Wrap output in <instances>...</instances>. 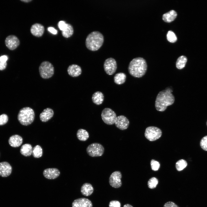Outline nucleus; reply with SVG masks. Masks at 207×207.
I'll return each mask as SVG.
<instances>
[{
  "label": "nucleus",
  "instance_id": "nucleus-9",
  "mask_svg": "<svg viewBox=\"0 0 207 207\" xmlns=\"http://www.w3.org/2000/svg\"><path fill=\"white\" fill-rule=\"evenodd\" d=\"M103 66L105 72L108 75H112L114 74L117 68L116 62L112 57L106 59L104 62Z\"/></svg>",
  "mask_w": 207,
  "mask_h": 207
},
{
  "label": "nucleus",
  "instance_id": "nucleus-3",
  "mask_svg": "<svg viewBox=\"0 0 207 207\" xmlns=\"http://www.w3.org/2000/svg\"><path fill=\"white\" fill-rule=\"evenodd\" d=\"M104 42V37L100 32L93 31L87 36L85 40V45L87 48L92 51L99 49L102 46Z\"/></svg>",
  "mask_w": 207,
  "mask_h": 207
},
{
  "label": "nucleus",
  "instance_id": "nucleus-22",
  "mask_svg": "<svg viewBox=\"0 0 207 207\" xmlns=\"http://www.w3.org/2000/svg\"><path fill=\"white\" fill-rule=\"evenodd\" d=\"M80 191L83 195L85 196H88L93 193V188L90 183H85L82 186Z\"/></svg>",
  "mask_w": 207,
  "mask_h": 207
},
{
  "label": "nucleus",
  "instance_id": "nucleus-18",
  "mask_svg": "<svg viewBox=\"0 0 207 207\" xmlns=\"http://www.w3.org/2000/svg\"><path fill=\"white\" fill-rule=\"evenodd\" d=\"M54 114L53 110L51 108H47L44 109L40 114V120L42 122H46L53 117Z\"/></svg>",
  "mask_w": 207,
  "mask_h": 207
},
{
  "label": "nucleus",
  "instance_id": "nucleus-31",
  "mask_svg": "<svg viewBox=\"0 0 207 207\" xmlns=\"http://www.w3.org/2000/svg\"><path fill=\"white\" fill-rule=\"evenodd\" d=\"M166 37L167 40L171 43H174L177 40V38L175 34L172 31L169 30L168 31Z\"/></svg>",
  "mask_w": 207,
  "mask_h": 207
},
{
  "label": "nucleus",
  "instance_id": "nucleus-12",
  "mask_svg": "<svg viewBox=\"0 0 207 207\" xmlns=\"http://www.w3.org/2000/svg\"><path fill=\"white\" fill-rule=\"evenodd\" d=\"M115 124L117 128L120 130H124L127 129L128 127L129 122L126 116L120 115L117 117Z\"/></svg>",
  "mask_w": 207,
  "mask_h": 207
},
{
  "label": "nucleus",
  "instance_id": "nucleus-39",
  "mask_svg": "<svg viewBox=\"0 0 207 207\" xmlns=\"http://www.w3.org/2000/svg\"><path fill=\"white\" fill-rule=\"evenodd\" d=\"M47 30L50 32L54 34H56L57 33V31L53 27H48Z\"/></svg>",
  "mask_w": 207,
  "mask_h": 207
},
{
  "label": "nucleus",
  "instance_id": "nucleus-37",
  "mask_svg": "<svg viewBox=\"0 0 207 207\" xmlns=\"http://www.w3.org/2000/svg\"><path fill=\"white\" fill-rule=\"evenodd\" d=\"M163 207H179L174 202L169 201L166 203L164 205Z\"/></svg>",
  "mask_w": 207,
  "mask_h": 207
},
{
  "label": "nucleus",
  "instance_id": "nucleus-17",
  "mask_svg": "<svg viewBox=\"0 0 207 207\" xmlns=\"http://www.w3.org/2000/svg\"><path fill=\"white\" fill-rule=\"evenodd\" d=\"M82 69L80 67L76 64L70 65L67 68L68 74L72 77L78 76L82 73Z\"/></svg>",
  "mask_w": 207,
  "mask_h": 207
},
{
  "label": "nucleus",
  "instance_id": "nucleus-27",
  "mask_svg": "<svg viewBox=\"0 0 207 207\" xmlns=\"http://www.w3.org/2000/svg\"><path fill=\"white\" fill-rule=\"evenodd\" d=\"M74 31L72 25L70 24L67 23L66 27L62 31V34L63 37L66 38H69L72 35Z\"/></svg>",
  "mask_w": 207,
  "mask_h": 207
},
{
  "label": "nucleus",
  "instance_id": "nucleus-40",
  "mask_svg": "<svg viewBox=\"0 0 207 207\" xmlns=\"http://www.w3.org/2000/svg\"><path fill=\"white\" fill-rule=\"evenodd\" d=\"M0 59L3 61L6 62L8 59V57L6 55H3L0 57Z\"/></svg>",
  "mask_w": 207,
  "mask_h": 207
},
{
  "label": "nucleus",
  "instance_id": "nucleus-29",
  "mask_svg": "<svg viewBox=\"0 0 207 207\" xmlns=\"http://www.w3.org/2000/svg\"><path fill=\"white\" fill-rule=\"evenodd\" d=\"M187 164L186 160L183 159H181L177 162L175 167L178 171H181L187 166Z\"/></svg>",
  "mask_w": 207,
  "mask_h": 207
},
{
  "label": "nucleus",
  "instance_id": "nucleus-8",
  "mask_svg": "<svg viewBox=\"0 0 207 207\" xmlns=\"http://www.w3.org/2000/svg\"><path fill=\"white\" fill-rule=\"evenodd\" d=\"M162 132L159 128L154 126L147 127L145 132V137L150 141H153L159 139L161 136Z\"/></svg>",
  "mask_w": 207,
  "mask_h": 207
},
{
  "label": "nucleus",
  "instance_id": "nucleus-34",
  "mask_svg": "<svg viewBox=\"0 0 207 207\" xmlns=\"http://www.w3.org/2000/svg\"><path fill=\"white\" fill-rule=\"evenodd\" d=\"M8 116L5 114L0 115V125H3L6 124L8 121Z\"/></svg>",
  "mask_w": 207,
  "mask_h": 207
},
{
  "label": "nucleus",
  "instance_id": "nucleus-5",
  "mask_svg": "<svg viewBox=\"0 0 207 207\" xmlns=\"http://www.w3.org/2000/svg\"><path fill=\"white\" fill-rule=\"evenodd\" d=\"M39 72L41 77L44 79H47L51 77L54 73V68L50 62L45 61L40 65Z\"/></svg>",
  "mask_w": 207,
  "mask_h": 207
},
{
  "label": "nucleus",
  "instance_id": "nucleus-7",
  "mask_svg": "<svg viewBox=\"0 0 207 207\" xmlns=\"http://www.w3.org/2000/svg\"><path fill=\"white\" fill-rule=\"evenodd\" d=\"M101 116L103 122L109 125L115 124L117 118L115 112L109 108H104L101 112Z\"/></svg>",
  "mask_w": 207,
  "mask_h": 207
},
{
  "label": "nucleus",
  "instance_id": "nucleus-16",
  "mask_svg": "<svg viewBox=\"0 0 207 207\" xmlns=\"http://www.w3.org/2000/svg\"><path fill=\"white\" fill-rule=\"evenodd\" d=\"M44 30L43 26L38 23L32 25L30 29V31L32 34L37 37L42 36L44 34Z\"/></svg>",
  "mask_w": 207,
  "mask_h": 207
},
{
  "label": "nucleus",
  "instance_id": "nucleus-41",
  "mask_svg": "<svg viewBox=\"0 0 207 207\" xmlns=\"http://www.w3.org/2000/svg\"><path fill=\"white\" fill-rule=\"evenodd\" d=\"M32 0H21L20 1L25 3H28L32 1Z\"/></svg>",
  "mask_w": 207,
  "mask_h": 207
},
{
  "label": "nucleus",
  "instance_id": "nucleus-23",
  "mask_svg": "<svg viewBox=\"0 0 207 207\" xmlns=\"http://www.w3.org/2000/svg\"><path fill=\"white\" fill-rule=\"evenodd\" d=\"M32 145L28 143L23 145L21 147L20 152L25 156H29L32 154Z\"/></svg>",
  "mask_w": 207,
  "mask_h": 207
},
{
  "label": "nucleus",
  "instance_id": "nucleus-42",
  "mask_svg": "<svg viewBox=\"0 0 207 207\" xmlns=\"http://www.w3.org/2000/svg\"><path fill=\"white\" fill-rule=\"evenodd\" d=\"M123 207H133V206L129 204H125Z\"/></svg>",
  "mask_w": 207,
  "mask_h": 207
},
{
  "label": "nucleus",
  "instance_id": "nucleus-1",
  "mask_svg": "<svg viewBox=\"0 0 207 207\" xmlns=\"http://www.w3.org/2000/svg\"><path fill=\"white\" fill-rule=\"evenodd\" d=\"M172 91L170 88H167L158 93L155 102V107L157 111L163 112L168 106L173 104L175 98Z\"/></svg>",
  "mask_w": 207,
  "mask_h": 207
},
{
  "label": "nucleus",
  "instance_id": "nucleus-20",
  "mask_svg": "<svg viewBox=\"0 0 207 207\" xmlns=\"http://www.w3.org/2000/svg\"><path fill=\"white\" fill-rule=\"evenodd\" d=\"M104 96L103 94L101 92L97 91L95 92L92 95V100L95 104L99 105L103 102L104 101Z\"/></svg>",
  "mask_w": 207,
  "mask_h": 207
},
{
  "label": "nucleus",
  "instance_id": "nucleus-19",
  "mask_svg": "<svg viewBox=\"0 0 207 207\" xmlns=\"http://www.w3.org/2000/svg\"><path fill=\"white\" fill-rule=\"evenodd\" d=\"M23 139L20 136L18 135H14L11 136L8 140L9 145L14 147L20 146L22 143Z\"/></svg>",
  "mask_w": 207,
  "mask_h": 207
},
{
  "label": "nucleus",
  "instance_id": "nucleus-21",
  "mask_svg": "<svg viewBox=\"0 0 207 207\" xmlns=\"http://www.w3.org/2000/svg\"><path fill=\"white\" fill-rule=\"evenodd\" d=\"M177 15V13L176 11L174 10H171L164 14L162 18L165 22H170L175 19Z\"/></svg>",
  "mask_w": 207,
  "mask_h": 207
},
{
  "label": "nucleus",
  "instance_id": "nucleus-14",
  "mask_svg": "<svg viewBox=\"0 0 207 207\" xmlns=\"http://www.w3.org/2000/svg\"><path fill=\"white\" fill-rule=\"evenodd\" d=\"M12 167L8 162H3L0 163V176L6 177L9 176L12 172Z\"/></svg>",
  "mask_w": 207,
  "mask_h": 207
},
{
  "label": "nucleus",
  "instance_id": "nucleus-26",
  "mask_svg": "<svg viewBox=\"0 0 207 207\" xmlns=\"http://www.w3.org/2000/svg\"><path fill=\"white\" fill-rule=\"evenodd\" d=\"M187 61V57L184 55H181L177 60L176 63V68L178 69H181L185 66Z\"/></svg>",
  "mask_w": 207,
  "mask_h": 207
},
{
  "label": "nucleus",
  "instance_id": "nucleus-38",
  "mask_svg": "<svg viewBox=\"0 0 207 207\" xmlns=\"http://www.w3.org/2000/svg\"><path fill=\"white\" fill-rule=\"evenodd\" d=\"M7 65V62L3 61L0 59V70L5 69Z\"/></svg>",
  "mask_w": 207,
  "mask_h": 207
},
{
  "label": "nucleus",
  "instance_id": "nucleus-15",
  "mask_svg": "<svg viewBox=\"0 0 207 207\" xmlns=\"http://www.w3.org/2000/svg\"><path fill=\"white\" fill-rule=\"evenodd\" d=\"M72 207H92L91 201L85 198H81L74 200L72 204Z\"/></svg>",
  "mask_w": 207,
  "mask_h": 207
},
{
  "label": "nucleus",
  "instance_id": "nucleus-13",
  "mask_svg": "<svg viewBox=\"0 0 207 207\" xmlns=\"http://www.w3.org/2000/svg\"><path fill=\"white\" fill-rule=\"evenodd\" d=\"M43 174L44 176L47 179H53L59 176L60 172L59 170L56 168H48L43 170Z\"/></svg>",
  "mask_w": 207,
  "mask_h": 207
},
{
  "label": "nucleus",
  "instance_id": "nucleus-33",
  "mask_svg": "<svg viewBox=\"0 0 207 207\" xmlns=\"http://www.w3.org/2000/svg\"><path fill=\"white\" fill-rule=\"evenodd\" d=\"M200 145L204 150L207 151V135L204 137L200 142Z\"/></svg>",
  "mask_w": 207,
  "mask_h": 207
},
{
  "label": "nucleus",
  "instance_id": "nucleus-11",
  "mask_svg": "<svg viewBox=\"0 0 207 207\" xmlns=\"http://www.w3.org/2000/svg\"><path fill=\"white\" fill-rule=\"evenodd\" d=\"M6 46L10 50H13L16 49L19 45L20 41L16 36L10 35L7 37L5 40Z\"/></svg>",
  "mask_w": 207,
  "mask_h": 207
},
{
  "label": "nucleus",
  "instance_id": "nucleus-28",
  "mask_svg": "<svg viewBox=\"0 0 207 207\" xmlns=\"http://www.w3.org/2000/svg\"><path fill=\"white\" fill-rule=\"evenodd\" d=\"M43 151L41 147L39 145L35 146L32 149V155L35 158H38L41 157Z\"/></svg>",
  "mask_w": 207,
  "mask_h": 207
},
{
  "label": "nucleus",
  "instance_id": "nucleus-10",
  "mask_svg": "<svg viewBox=\"0 0 207 207\" xmlns=\"http://www.w3.org/2000/svg\"><path fill=\"white\" fill-rule=\"evenodd\" d=\"M122 177V174L120 171H116L113 172L109 178L110 185L115 188H119L122 185L121 180Z\"/></svg>",
  "mask_w": 207,
  "mask_h": 207
},
{
  "label": "nucleus",
  "instance_id": "nucleus-35",
  "mask_svg": "<svg viewBox=\"0 0 207 207\" xmlns=\"http://www.w3.org/2000/svg\"><path fill=\"white\" fill-rule=\"evenodd\" d=\"M67 23L64 21H60L58 23V26L59 29L62 31L64 30L67 26Z\"/></svg>",
  "mask_w": 207,
  "mask_h": 207
},
{
  "label": "nucleus",
  "instance_id": "nucleus-2",
  "mask_svg": "<svg viewBox=\"0 0 207 207\" xmlns=\"http://www.w3.org/2000/svg\"><path fill=\"white\" fill-rule=\"evenodd\" d=\"M147 65L146 60L143 57H137L130 62L128 70L129 74L135 78H141L146 73Z\"/></svg>",
  "mask_w": 207,
  "mask_h": 207
},
{
  "label": "nucleus",
  "instance_id": "nucleus-4",
  "mask_svg": "<svg viewBox=\"0 0 207 207\" xmlns=\"http://www.w3.org/2000/svg\"><path fill=\"white\" fill-rule=\"evenodd\" d=\"M34 117L33 110L30 107H26L20 110L18 115V119L21 124L27 126L32 123Z\"/></svg>",
  "mask_w": 207,
  "mask_h": 207
},
{
  "label": "nucleus",
  "instance_id": "nucleus-24",
  "mask_svg": "<svg viewBox=\"0 0 207 207\" xmlns=\"http://www.w3.org/2000/svg\"><path fill=\"white\" fill-rule=\"evenodd\" d=\"M126 75L123 72H119L116 73L114 77V82L118 85L122 84L126 81Z\"/></svg>",
  "mask_w": 207,
  "mask_h": 207
},
{
  "label": "nucleus",
  "instance_id": "nucleus-43",
  "mask_svg": "<svg viewBox=\"0 0 207 207\" xmlns=\"http://www.w3.org/2000/svg\"><path fill=\"white\" fill-rule=\"evenodd\" d=\"M206 124H207V123H206Z\"/></svg>",
  "mask_w": 207,
  "mask_h": 207
},
{
  "label": "nucleus",
  "instance_id": "nucleus-36",
  "mask_svg": "<svg viewBox=\"0 0 207 207\" xmlns=\"http://www.w3.org/2000/svg\"><path fill=\"white\" fill-rule=\"evenodd\" d=\"M109 206V207H120L121 204L118 201L112 200L110 202Z\"/></svg>",
  "mask_w": 207,
  "mask_h": 207
},
{
  "label": "nucleus",
  "instance_id": "nucleus-30",
  "mask_svg": "<svg viewBox=\"0 0 207 207\" xmlns=\"http://www.w3.org/2000/svg\"><path fill=\"white\" fill-rule=\"evenodd\" d=\"M158 179L155 177H152L150 178L147 182L148 187L151 189L156 188L158 183Z\"/></svg>",
  "mask_w": 207,
  "mask_h": 207
},
{
  "label": "nucleus",
  "instance_id": "nucleus-6",
  "mask_svg": "<svg viewBox=\"0 0 207 207\" xmlns=\"http://www.w3.org/2000/svg\"><path fill=\"white\" fill-rule=\"evenodd\" d=\"M104 148L101 144L94 143L89 145L87 148V154L92 157H97L102 156L103 154Z\"/></svg>",
  "mask_w": 207,
  "mask_h": 207
},
{
  "label": "nucleus",
  "instance_id": "nucleus-25",
  "mask_svg": "<svg viewBox=\"0 0 207 207\" xmlns=\"http://www.w3.org/2000/svg\"><path fill=\"white\" fill-rule=\"evenodd\" d=\"M76 136L78 139L81 141H85L88 139L89 135L85 130L80 129L77 131Z\"/></svg>",
  "mask_w": 207,
  "mask_h": 207
},
{
  "label": "nucleus",
  "instance_id": "nucleus-32",
  "mask_svg": "<svg viewBox=\"0 0 207 207\" xmlns=\"http://www.w3.org/2000/svg\"><path fill=\"white\" fill-rule=\"evenodd\" d=\"M150 165L152 169L154 171L158 170L160 166L159 162L154 159L151 160Z\"/></svg>",
  "mask_w": 207,
  "mask_h": 207
}]
</instances>
